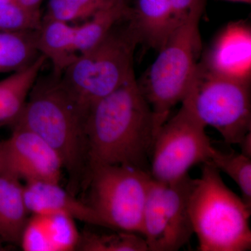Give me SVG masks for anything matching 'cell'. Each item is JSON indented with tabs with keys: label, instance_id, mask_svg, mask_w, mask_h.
<instances>
[{
	"label": "cell",
	"instance_id": "7402d4cb",
	"mask_svg": "<svg viewBox=\"0 0 251 251\" xmlns=\"http://www.w3.org/2000/svg\"><path fill=\"white\" fill-rule=\"evenodd\" d=\"M118 0H49L44 18L67 23L85 21Z\"/></svg>",
	"mask_w": 251,
	"mask_h": 251
},
{
	"label": "cell",
	"instance_id": "ba28073f",
	"mask_svg": "<svg viewBox=\"0 0 251 251\" xmlns=\"http://www.w3.org/2000/svg\"><path fill=\"white\" fill-rule=\"evenodd\" d=\"M206 126L187 104L160 127L150 158L151 177L170 182L188 175L192 167L210 161L214 148Z\"/></svg>",
	"mask_w": 251,
	"mask_h": 251
},
{
	"label": "cell",
	"instance_id": "30bf717a",
	"mask_svg": "<svg viewBox=\"0 0 251 251\" xmlns=\"http://www.w3.org/2000/svg\"><path fill=\"white\" fill-rule=\"evenodd\" d=\"M62 162L53 149L34 132L16 125L9 139L3 141L0 171L25 183H59Z\"/></svg>",
	"mask_w": 251,
	"mask_h": 251
},
{
	"label": "cell",
	"instance_id": "7c38bea8",
	"mask_svg": "<svg viewBox=\"0 0 251 251\" xmlns=\"http://www.w3.org/2000/svg\"><path fill=\"white\" fill-rule=\"evenodd\" d=\"M201 62L217 75L251 82L250 25L243 21L227 24L216 36Z\"/></svg>",
	"mask_w": 251,
	"mask_h": 251
},
{
	"label": "cell",
	"instance_id": "4fadbf2b",
	"mask_svg": "<svg viewBox=\"0 0 251 251\" xmlns=\"http://www.w3.org/2000/svg\"><path fill=\"white\" fill-rule=\"evenodd\" d=\"M24 196L31 214H59L85 224L108 227L90 204L76 199L73 193L64 190L59 183H25Z\"/></svg>",
	"mask_w": 251,
	"mask_h": 251
},
{
	"label": "cell",
	"instance_id": "9a60e30c",
	"mask_svg": "<svg viewBox=\"0 0 251 251\" xmlns=\"http://www.w3.org/2000/svg\"><path fill=\"white\" fill-rule=\"evenodd\" d=\"M75 31L72 24L44 17L36 30V49L50 62L54 75L60 76L78 55L75 49Z\"/></svg>",
	"mask_w": 251,
	"mask_h": 251
},
{
	"label": "cell",
	"instance_id": "8fae6325",
	"mask_svg": "<svg viewBox=\"0 0 251 251\" xmlns=\"http://www.w3.org/2000/svg\"><path fill=\"white\" fill-rule=\"evenodd\" d=\"M205 0H137L128 23L139 44L158 51Z\"/></svg>",
	"mask_w": 251,
	"mask_h": 251
},
{
	"label": "cell",
	"instance_id": "52a82bcc",
	"mask_svg": "<svg viewBox=\"0 0 251 251\" xmlns=\"http://www.w3.org/2000/svg\"><path fill=\"white\" fill-rule=\"evenodd\" d=\"M151 179L150 172L132 167H96L87 180L89 204L108 228L143 235L144 209Z\"/></svg>",
	"mask_w": 251,
	"mask_h": 251
},
{
	"label": "cell",
	"instance_id": "5b68a950",
	"mask_svg": "<svg viewBox=\"0 0 251 251\" xmlns=\"http://www.w3.org/2000/svg\"><path fill=\"white\" fill-rule=\"evenodd\" d=\"M204 6L198 8L158 50L145 80L138 82L152 110L156 134L175 105L184 100L202 50L200 21Z\"/></svg>",
	"mask_w": 251,
	"mask_h": 251
},
{
	"label": "cell",
	"instance_id": "83f0119b",
	"mask_svg": "<svg viewBox=\"0 0 251 251\" xmlns=\"http://www.w3.org/2000/svg\"><path fill=\"white\" fill-rule=\"evenodd\" d=\"M3 141L0 142V163H1V151H2Z\"/></svg>",
	"mask_w": 251,
	"mask_h": 251
},
{
	"label": "cell",
	"instance_id": "7a4b0ae2",
	"mask_svg": "<svg viewBox=\"0 0 251 251\" xmlns=\"http://www.w3.org/2000/svg\"><path fill=\"white\" fill-rule=\"evenodd\" d=\"M85 112L50 74L36 79L16 125L34 132L59 155L72 190L88 175Z\"/></svg>",
	"mask_w": 251,
	"mask_h": 251
},
{
	"label": "cell",
	"instance_id": "9c48e42d",
	"mask_svg": "<svg viewBox=\"0 0 251 251\" xmlns=\"http://www.w3.org/2000/svg\"><path fill=\"white\" fill-rule=\"evenodd\" d=\"M195 181L189 175L170 182L151 179L143 214L149 251H176L189 242L194 234L189 198Z\"/></svg>",
	"mask_w": 251,
	"mask_h": 251
},
{
	"label": "cell",
	"instance_id": "5bb4252c",
	"mask_svg": "<svg viewBox=\"0 0 251 251\" xmlns=\"http://www.w3.org/2000/svg\"><path fill=\"white\" fill-rule=\"evenodd\" d=\"M80 234L75 220L59 214H31L20 246L25 251L76 250Z\"/></svg>",
	"mask_w": 251,
	"mask_h": 251
},
{
	"label": "cell",
	"instance_id": "f1b7e54d",
	"mask_svg": "<svg viewBox=\"0 0 251 251\" xmlns=\"http://www.w3.org/2000/svg\"><path fill=\"white\" fill-rule=\"evenodd\" d=\"M14 1V0H0V1Z\"/></svg>",
	"mask_w": 251,
	"mask_h": 251
},
{
	"label": "cell",
	"instance_id": "603a6c76",
	"mask_svg": "<svg viewBox=\"0 0 251 251\" xmlns=\"http://www.w3.org/2000/svg\"><path fill=\"white\" fill-rule=\"evenodd\" d=\"M41 21V11H29L15 1H0V31L36 30Z\"/></svg>",
	"mask_w": 251,
	"mask_h": 251
},
{
	"label": "cell",
	"instance_id": "484cf974",
	"mask_svg": "<svg viewBox=\"0 0 251 251\" xmlns=\"http://www.w3.org/2000/svg\"><path fill=\"white\" fill-rule=\"evenodd\" d=\"M226 1H237V2L247 3L250 4L251 0H226Z\"/></svg>",
	"mask_w": 251,
	"mask_h": 251
},
{
	"label": "cell",
	"instance_id": "d4e9b609",
	"mask_svg": "<svg viewBox=\"0 0 251 251\" xmlns=\"http://www.w3.org/2000/svg\"><path fill=\"white\" fill-rule=\"evenodd\" d=\"M241 148V153L251 158V131L244 137L239 144Z\"/></svg>",
	"mask_w": 251,
	"mask_h": 251
},
{
	"label": "cell",
	"instance_id": "44dd1931",
	"mask_svg": "<svg viewBox=\"0 0 251 251\" xmlns=\"http://www.w3.org/2000/svg\"><path fill=\"white\" fill-rule=\"evenodd\" d=\"M210 162L229 176L242 192V199L251 207V158L242 153H224L214 148Z\"/></svg>",
	"mask_w": 251,
	"mask_h": 251
},
{
	"label": "cell",
	"instance_id": "ffe728a7",
	"mask_svg": "<svg viewBox=\"0 0 251 251\" xmlns=\"http://www.w3.org/2000/svg\"><path fill=\"white\" fill-rule=\"evenodd\" d=\"M77 250L84 251H148L145 238L121 231L115 234L85 232L80 234Z\"/></svg>",
	"mask_w": 251,
	"mask_h": 251
},
{
	"label": "cell",
	"instance_id": "cb8c5ba5",
	"mask_svg": "<svg viewBox=\"0 0 251 251\" xmlns=\"http://www.w3.org/2000/svg\"><path fill=\"white\" fill-rule=\"evenodd\" d=\"M15 1L29 11L39 12L42 0H15Z\"/></svg>",
	"mask_w": 251,
	"mask_h": 251
},
{
	"label": "cell",
	"instance_id": "e0dca14e",
	"mask_svg": "<svg viewBox=\"0 0 251 251\" xmlns=\"http://www.w3.org/2000/svg\"><path fill=\"white\" fill-rule=\"evenodd\" d=\"M46 61L41 54L29 67L0 81V126L16 125Z\"/></svg>",
	"mask_w": 251,
	"mask_h": 251
},
{
	"label": "cell",
	"instance_id": "3957f363",
	"mask_svg": "<svg viewBox=\"0 0 251 251\" xmlns=\"http://www.w3.org/2000/svg\"><path fill=\"white\" fill-rule=\"evenodd\" d=\"M251 207L226 184L210 161L203 163L189 198L193 233L201 251L251 249Z\"/></svg>",
	"mask_w": 251,
	"mask_h": 251
},
{
	"label": "cell",
	"instance_id": "d6986e66",
	"mask_svg": "<svg viewBox=\"0 0 251 251\" xmlns=\"http://www.w3.org/2000/svg\"><path fill=\"white\" fill-rule=\"evenodd\" d=\"M40 55L36 46V30L0 31V74L19 72Z\"/></svg>",
	"mask_w": 251,
	"mask_h": 251
},
{
	"label": "cell",
	"instance_id": "277c9868",
	"mask_svg": "<svg viewBox=\"0 0 251 251\" xmlns=\"http://www.w3.org/2000/svg\"><path fill=\"white\" fill-rule=\"evenodd\" d=\"M128 18L108 35L79 54L59 76V82L87 115L92 105L135 75L133 56L139 44Z\"/></svg>",
	"mask_w": 251,
	"mask_h": 251
},
{
	"label": "cell",
	"instance_id": "ac0fdd59",
	"mask_svg": "<svg viewBox=\"0 0 251 251\" xmlns=\"http://www.w3.org/2000/svg\"><path fill=\"white\" fill-rule=\"evenodd\" d=\"M131 7L125 0H118L111 6L100 10L83 24L75 25V49L83 53L99 44L117 23L129 17Z\"/></svg>",
	"mask_w": 251,
	"mask_h": 251
},
{
	"label": "cell",
	"instance_id": "2e32d148",
	"mask_svg": "<svg viewBox=\"0 0 251 251\" xmlns=\"http://www.w3.org/2000/svg\"><path fill=\"white\" fill-rule=\"evenodd\" d=\"M29 214L21 180L0 171V239L8 244L20 245Z\"/></svg>",
	"mask_w": 251,
	"mask_h": 251
},
{
	"label": "cell",
	"instance_id": "6da1fadb",
	"mask_svg": "<svg viewBox=\"0 0 251 251\" xmlns=\"http://www.w3.org/2000/svg\"><path fill=\"white\" fill-rule=\"evenodd\" d=\"M85 133L88 175L101 166L150 173L154 119L135 75L92 105L85 117Z\"/></svg>",
	"mask_w": 251,
	"mask_h": 251
},
{
	"label": "cell",
	"instance_id": "8992f818",
	"mask_svg": "<svg viewBox=\"0 0 251 251\" xmlns=\"http://www.w3.org/2000/svg\"><path fill=\"white\" fill-rule=\"evenodd\" d=\"M250 83L217 75L199 62L181 103L206 127L217 130L225 143L239 145L251 131Z\"/></svg>",
	"mask_w": 251,
	"mask_h": 251
},
{
	"label": "cell",
	"instance_id": "4316f807",
	"mask_svg": "<svg viewBox=\"0 0 251 251\" xmlns=\"http://www.w3.org/2000/svg\"><path fill=\"white\" fill-rule=\"evenodd\" d=\"M3 243H4V242L0 239V251L5 250V247H4V245H3Z\"/></svg>",
	"mask_w": 251,
	"mask_h": 251
}]
</instances>
